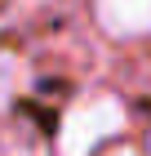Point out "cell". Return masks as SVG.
Returning a JSON list of instances; mask_svg holds the SVG:
<instances>
[{"instance_id": "6da1fadb", "label": "cell", "mask_w": 151, "mask_h": 156, "mask_svg": "<svg viewBox=\"0 0 151 156\" xmlns=\"http://www.w3.org/2000/svg\"><path fill=\"white\" fill-rule=\"evenodd\" d=\"M125 125V107H120V98L111 94H93L84 103L67 112L62 120V134H58V152L62 156H89L98 143H107L111 134H120Z\"/></svg>"}, {"instance_id": "277c9868", "label": "cell", "mask_w": 151, "mask_h": 156, "mask_svg": "<svg viewBox=\"0 0 151 156\" xmlns=\"http://www.w3.org/2000/svg\"><path fill=\"white\" fill-rule=\"evenodd\" d=\"M22 5H45V0H22Z\"/></svg>"}, {"instance_id": "7a4b0ae2", "label": "cell", "mask_w": 151, "mask_h": 156, "mask_svg": "<svg viewBox=\"0 0 151 156\" xmlns=\"http://www.w3.org/2000/svg\"><path fill=\"white\" fill-rule=\"evenodd\" d=\"M93 13L102 31L116 40L151 36V0H93Z\"/></svg>"}, {"instance_id": "3957f363", "label": "cell", "mask_w": 151, "mask_h": 156, "mask_svg": "<svg viewBox=\"0 0 151 156\" xmlns=\"http://www.w3.org/2000/svg\"><path fill=\"white\" fill-rule=\"evenodd\" d=\"M22 85V62L9 58V54H0V107L9 103V94Z\"/></svg>"}]
</instances>
